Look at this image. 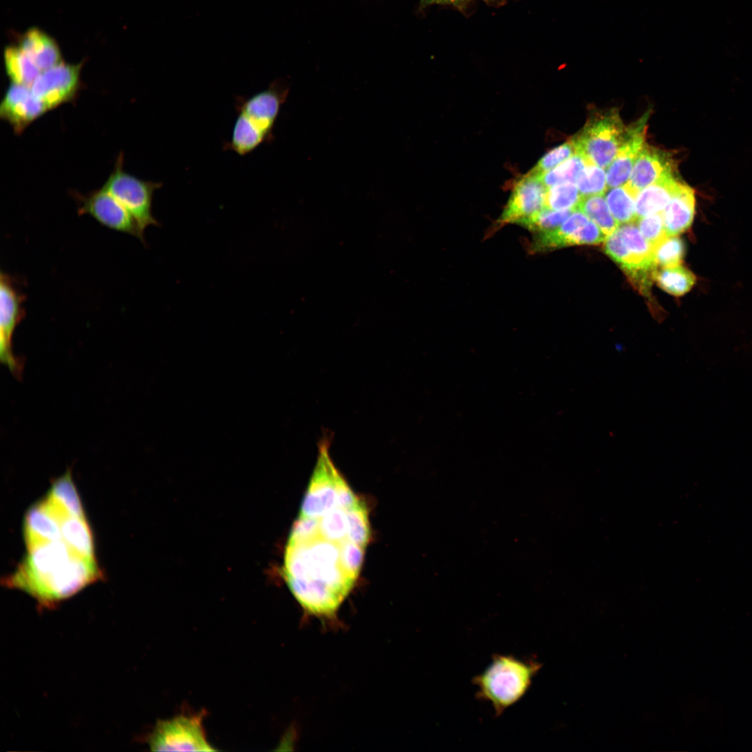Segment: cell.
<instances>
[{"instance_id":"obj_27","label":"cell","mask_w":752,"mask_h":752,"mask_svg":"<svg viewBox=\"0 0 752 752\" xmlns=\"http://www.w3.org/2000/svg\"><path fill=\"white\" fill-rule=\"evenodd\" d=\"M587 163L585 157L577 152L554 169L542 175L540 178L547 188L563 183L576 184L580 173Z\"/></svg>"},{"instance_id":"obj_20","label":"cell","mask_w":752,"mask_h":752,"mask_svg":"<svg viewBox=\"0 0 752 752\" xmlns=\"http://www.w3.org/2000/svg\"><path fill=\"white\" fill-rule=\"evenodd\" d=\"M589 221V218L579 209H575L557 228L538 233L531 245L534 253L573 245V239L577 230Z\"/></svg>"},{"instance_id":"obj_32","label":"cell","mask_w":752,"mask_h":752,"mask_svg":"<svg viewBox=\"0 0 752 752\" xmlns=\"http://www.w3.org/2000/svg\"><path fill=\"white\" fill-rule=\"evenodd\" d=\"M576 153L577 150L574 143L570 139L567 142L555 147L547 152L537 162L530 172L540 177L542 175L554 169Z\"/></svg>"},{"instance_id":"obj_22","label":"cell","mask_w":752,"mask_h":752,"mask_svg":"<svg viewBox=\"0 0 752 752\" xmlns=\"http://www.w3.org/2000/svg\"><path fill=\"white\" fill-rule=\"evenodd\" d=\"M3 59L11 83L31 87L41 72L19 46L6 47Z\"/></svg>"},{"instance_id":"obj_17","label":"cell","mask_w":752,"mask_h":752,"mask_svg":"<svg viewBox=\"0 0 752 752\" xmlns=\"http://www.w3.org/2000/svg\"><path fill=\"white\" fill-rule=\"evenodd\" d=\"M682 182L674 171L640 191L635 200L637 219L663 211Z\"/></svg>"},{"instance_id":"obj_5","label":"cell","mask_w":752,"mask_h":752,"mask_svg":"<svg viewBox=\"0 0 752 752\" xmlns=\"http://www.w3.org/2000/svg\"><path fill=\"white\" fill-rule=\"evenodd\" d=\"M625 129L617 109L597 111L571 140L588 163L606 169L617 155Z\"/></svg>"},{"instance_id":"obj_8","label":"cell","mask_w":752,"mask_h":752,"mask_svg":"<svg viewBox=\"0 0 752 752\" xmlns=\"http://www.w3.org/2000/svg\"><path fill=\"white\" fill-rule=\"evenodd\" d=\"M25 295L17 279L8 274L0 273V359L10 372L21 377L23 365L12 348L13 335L25 315L23 302Z\"/></svg>"},{"instance_id":"obj_19","label":"cell","mask_w":752,"mask_h":752,"mask_svg":"<svg viewBox=\"0 0 752 752\" xmlns=\"http://www.w3.org/2000/svg\"><path fill=\"white\" fill-rule=\"evenodd\" d=\"M19 46L40 72L62 62L61 51L55 40L38 29H29L22 36Z\"/></svg>"},{"instance_id":"obj_33","label":"cell","mask_w":752,"mask_h":752,"mask_svg":"<svg viewBox=\"0 0 752 752\" xmlns=\"http://www.w3.org/2000/svg\"><path fill=\"white\" fill-rule=\"evenodd\" d=\"M635 224L653 249L668 237L664 227L662 211L638 218Z\"/></svg>"},{"instance_id":"obj_2","label":"cell","mask_w":752,"mask_h":752,"mask_svg":"<svg viewBox=\"0 0 752 752\" xmlns=\"http://www.w3.org/2000/svg\"><path fill=\"white\" fill-rule=\"evenodd\" d=\"M84 559L88 558L79 554L61 537L27 550L6 582L46 602L58 597L71 585Z\"/></svg>"},{"instance_id":"obj_1","label":"cell","mask_w":752,"mask_h":752,"mask_svg":"<svg viewBox=\"0 0 752 752\" xmlns=\"http://www.w3.org/2000/svg\"><path fill=\"white\" fill-rule=\"evenodd\" d=\"M328 448L327 440L319 445L283 570L304 613L335 627L338 609L359 575L370 528L366 503L336 468Z\"/></svg>"},{"instance_id":"obj_4","label":"cell","mask_w":752,"mask_h":752,"mask_svg":"<svg viewBox=\"0 0 752 752\" xmlns=\"http://www.w3.org/2000/svg\"><path fill=\"white\" fill-rule=\"evenodd\" d=\"M284 83L274 82L267 88L237 101V116L227 148L247 155L272 138L280 109L288 94Z\"/></svg>"},{"instance_id":"obj_12","label":"cell","mask_w":752,"mask_h":752,"mask_svg":"<svg viewBox=\"0 0 752 752\" xmlns=\"http://www.w3.org/2000/svg\"><path fill=\"white\" fill-rule=\"evenodd\" d=\"M547 189L540 177L530 171L519 178L496 221L498 227L510 223L517 224L545 208Z\"/></svg>"},{"instance_id":"obj_18","label":"cell","mask_w":752,"mask_h":752,"mask_svg":"<svg viewBox=\"0 0 752 752\" xmlns=\"http://www.w3.org/2000/svg\"><path fill=\"white\" fill-rule=\"evenodd\" d=\"M696 212L694 190L682 182L662 211L667 236H677L692 224Z\"/></svg>"},{"instance_id":"obj_30","label":"cell","mask_w":752,"mask_h":752,"mask_svg":"<svg viewBox=\"0 0 752 752\" xmlns=\"http://www.w3.org/2000/svg\"><path fill=\"white\" fill-rule=\"evenodd\" d=\"M576 185L582 197L604 194L608 189L606 172L603 168L588 162L580 173Z\"/></svg>"},{"instance_id":"obj_35","label":"cell","mask_w":752,"mask_h":752,"mask_svg":"<svg viewBox=\"0 0 752 752\" xmlns=\"http://www.w3.org/2000/svg\"><path fill=\"white\" fill-rule=\"evenodd\" d=\"M471 0H420V6L425 8L432 4L462 6Z\"/></svg>"},{"instance_id":"obj_15","label":"cell","mask_w":752,"mask_h":752,"mask_svg":"<svg viewBox=\"0 0 752 752\" xmlns=\"http://www.w3.org/2000/svg\"><path fill=\"white\" fill-rule=\"evenodd\" d=\"M675 169V161L668 152L645 143L625 185L636 198L640 191Z\"/></svg>"},{"instance_id":"obj_16","label":"cell","mask_w":752,"mask_h":752,"mask_svg":"<svg viewBox=\"0 0 752 752\" xmlns=\"http://www.w3.org/2000/svg\"><path fill=\"white\" fill-rule=\"evenodd\" d=\"M23 523L27 550L61 538L60 522L49 514L41 500L29 508Z\"/></svg>"},{"instance_id":"obj_23","label":"cell","mask_w":752,"mask_h":752,"mask_svg":"<svg viewBox=\"0 0 752 752\" xmlns=\"http://www.w3.org/2000/svg\"><path fill=\"white\" fill-rule=\"evenodd\" d=\"M653 280L668 293L682 296L688 292L696 281L695 274L682 265L659 267L653 272Z\"/></svg>"},{"instance_id":"obj_21","label":"cell","mask_w":752,"mask_h":752,"mask_svg":"<svg viewBox=\"0 0 752 752\" xmlns=\"http://www.w3.org/2000/svg\"><path fill=\"white\" fill-rule=\"evenodd\" d=\"M61 537L81 556L95 559L94 544L86 517L72 516L60 522Z\"/></svg>"},{"instance_id":"obj_9","label":"cell","mask_w":752,"mask_h":752,"mask_svg":"<svg viewBox=\"0 0 752 752\" xmlns=\"http://www.w3.org/2000/svg\"><path fill=\"white\" fill-rule=\"evenodd\" d=\"M621 240L612 259L640 286L646 287L657 268L654 249L639 231L635 222L620 225Z\"/></svg>"},{"instance_id":"obj_34","label":"cell","mask_w":752,"mask_h":752,"mask_svg":"<svg viewBox=\"0 0 752 752\" xmlns=\"http://www.w3.org/2000/svg\"><path fill=\"white\" fill-rule=\"evenodd\" d=\"M606 236L600 228L590 219L575 234L573 245L597 244L604 241Z\"/></svg>"},{"instance_id":"obj_29","label":"cell","mask_w":752,"mask_h":752,"mask_svg":"<svg viewBox=\"0 0 752 752\" xmlns=\"http://www.w3.org/2000/svg\"><path fill=\"white\" fill-rule=\"evenodd\" d=\"M574 210H554L545 207L517 224L536 234L542 233L557 228Z\"/></svg>"},{"instance_id":"obj_26","label":"cell","mask_w":752,"mask_h":752,"mask_svg":"<svg viewBox=\"0 0 752 752\" xmlns=\"http://www.w3.org/2000/svg\"><path fill=\"white\" fill-rule=\"evenodd\" d=\"M577 208L593 221L606 237L619 227L609 209L604 194L582 197Z\"/></svg>"},{"instance_id":"obj_13","label":"cell","mask_w":752,"mask_h":752,"mask_svg":"<svg viewBox=\"0 0 752 752\" xmlns=\"http://www.w3.org/2000/svg\"><path fill=\"white\" fill-rule=\"evenodd\" d=\"M49 111L31 87L11 83L0 106V116L17 134L22 133L36 119Z\"/></svg>"},{"instance_id":"obj_24","label":"cell","mask_w":752,"mask_h":752,"mask_svg":"<svg viewBox=\"0 0 752 752\" xmlns=\"http://www.w3.org/2000/svg\"><path fill=\"white\" fill-rule=\"evenodd\" d=\"M604 194L609 209L619 226L636 221V198L625 185L609 188Z\"/></svg>"},{"instance_id":"obj_28","label":"cell","mask_w":752,"mask_h":752,"mask_svg":"<svg viewBox=\"0 0 752 752\" xmlns=\"http://www.w3.org/2000/svg\"><path fill=\"white\" fill-rule=\"evenodd\" d=\"M581 199L576 184L556 185L547 189L545 207L554 210H575Z\"/></svg>"},{"instance_id":"obj_7","label":"cell","mask_w":752,"mask_h":752,"mask_svg":"<svg viewBox=\"0 0 752 752\" xmlns=\"http://www.w3.org/2000/svg\"><path fill=\"white\" fill-rule=\"evenodd\" d=\"M201 714H180L157 722L148 739L151 751H213Z\"/></svg>"},{"instance_id":"obj_3","label":"cell","mask_w":752,"mask_h":752,"mask_svg":"<svg viewBox=\"0 0 752 752\" xmlns=\"http://www.w3.org/2000/svg\"><path fill=\"white\" fill-rule=\"evenodd\" d=\"M542 665L535 659L495 654L489 664L472 680L476 697L501 716L529 690Z\"/></svg>"},{"instance_id":"obj_10","label":"cell","mask_w":752,"mask_h":752,"mask_svg":"<svg viewBox=\"0 0 752 752\" xmlns=\"http://www.w3.org/2000/svg\"><path fill=\"white\" fill-rule=\"evenodd\" d=\"M78 201L79 214H88L102 226L131 235L146 244L144 235L131 214L109 191L102 187L86 195L74 194Z\"/></svg>"},{"instance_id":"obj_6","label":"cell","mask_w":752,"mask_h":752,"mask_svg":"<svg viewBox=\"0 0 752 752\" xmlns=\"http://www.w3.org/2000/svg\"><path fill=\"white\" fill-rule=\"evenodd\" d=\"M162 186L161 182L145 181L124 171L123 156L119 155L113 170L103 185L131 214L140 232L150 226H160L152 212L154 192Z\"/></svg>"},{"instance_id":"obj_14","label":"cell","mask_w":752,"mask_h":752,"mask_svg":"<svg viewBox=\"0 0 752 752\" xmlns=\"http://www.w3.org/2000/svg\"><path fill=\"white\" fill-rule=\"evenodd\" d=\"M649 111L626 127L623 141L616 157L606 168L608 189L625 185L635 161L645 145Z\"/></svg>"},{"instance_id":"obj_25","label":"cell","mask_w":752,"mask_h":752,"mask_svg":"<svg viewBox=\"0 0 752 752\" xmlns=\"http://www.w3.org/2000/svg\"><path fill=\"white\" fill-rule=\"evenodd\" d=\"M47 495L75 515L85 516L70 470L53 482Z\"/></svg>"},{"instance_id":"obj_11","label":"cell","mask_w":752,"mask_h":752,"mask_svg":"<svg viewBox=\"0 0 752 752\" xmlns=\"http://www.w3.org/2000/svg\"><path fill=\"white\" fill-rule=\"evenodd\" d=\"M81 66L82 63L62 61L41 72L31 86V91L49 110L70 102L76 97L81 86Z\"/></svg>"},{"instance_id":"obj_31","label":"cell","mask_w":752,"mask_h":752,"mask_svg":"<svg viewBox=\"0 0 752 752\" xmlns=\"http://www.w3.org/2000/svg\"><path fill=\"white\" fill-rule=\"evenodd\" d=\"M685 253L683 241L677 236H668L655 249L657 267H672L682 265Z\"/></svg>"}]
</instances>
